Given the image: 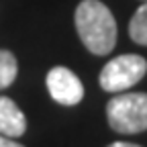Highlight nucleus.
<instances>
[{
    "instance_id": "nucleus-7",
    "label": "nucleus",
    "mask_w": 147,
    "mask_h": 147,
    "mask_svg": "<svg viewBox=\"0 0 147 147\" xmlns=\"http://www.w3.org/2000/svg\"><path fill=\"white\" fill-rule=\"evenodd\" d=\"M16 71H18L16 57H14L10 51L0 49V90H2V88H8V86L14 82Z\"/></svg>"
},
{
    "instance_id": "nucleus-8",
    "label": "nucleus",
    "mask_w": 147,
    "mask_h": 147,
    "mask_svg": "<svg viewBox=\"0 0 147 147\" xmlns=\"http://www.w3.org/2000/svg\"><path fill=\"white\" fill-rule=\"evenodd\" d=\"M0 147H25L21 143L12 141V137H6V135H0Z\"/></svg>"
},
{
    "instance_id": "nucleus-3",
    "label": "nucleus",
    "mask_w": 147,
    "mask_h": 147,
    "mask_svg": "<svg viewBox=\"0 0 147 147\" xmlns=\"http://www.w3.org/2000/svg\"><path fill=\"white\" fill-rule=\"evenodd\" d=\"M147 71V61L141 55H119L100 71V86L106 92H123L135 86Z\"/></svg>"
},
{
    "instance_id": "nucleus-4",
    "label": "nucleus",
    "mask_w": 147,
    "mask_h": 147,
    "mask_svg": "<svg viewBox=\"0 0 147 147\" xmlns=\"http://www.w3.org/2000/svg\"><path fill=\"white\" fill-rule=\"evenodd\" d=\"M47 90L55 102L74 106L84 98V86L80 78L67 67H53L47 74Z\"/></svg>"
},
{
    "instance_id": "nucleus-5",
    "label": "nucleus",
    "mask_w": 147,
    "mask_h": 147,
    "mask_svg": "<svg viewBox=\"0 0 147 147\" xmlns=\"http://www.w3.org/2000/svg\"><path fill=\"white\" fill-rule=\"evenodd\" d=\"M25 131H27V121L23 110L10 98L0 96V135L21 137Z\"/></svg>"
},
{
    "instance_id": "nucleus-2",
    "label": "nucleus",
    "mask_w": 147,
    "mask_h": 147,
    "mask_svg": "<svg viewBox=\"0 0 147 147\" xmlns=\"http://www.w3.org/2000/svg\"><path fill=\"white\" fill-rule=\"evenodd\" d=\"M108 125L117 133H141L147 131V94L127 92L117 94L106 104Z\"/></svg>"
},
{
    "instance_id": "nucleus-1",
    "label": "nucleus",
    "mask_w": 147,
    "mask_h": 147,
    "mask_svg": "<svg viewBox=\"0 0 147 147\" xmlns=\"http://www.w3.org/2000/svg\"><path fill=\"white\" fill-rule=\"evenodd\" d=\"M76 31L86 49L94 55H104L115 49L117 23L113 12L100 0H82L76 8Z\"/></svg>"
},
{
    "instance_id": "nucleus-6",
    "label": "nucleus",
    "mask_w": 147,
    "mask_h": 147,
    "mask_svg": "<svg viewBox=\"0 0 147 147\" xmlns=\"http://www.w3.org/2000/svg\"><path fill=\"white\" fill-rule=\"evenodd\" d=\"M129 35L135 43L147 47V0L135 10L131 23H129Z\"/></svg>"
},
{
    "instance_id": "nucleus-9",
    "label": "nucleus",
    "mask_w": 147,
    "mask_h": 147,
    "mask_svg": "<svg viewBox=\"0 0 147 147\" xmlns=\"http://www.w3.org/2000/svg\"><path fill=\"white\" fill-rule=\"evenodd\" d=\"M108 147H141V145H135V143H125V141H117V143H110Z\"/></svg>"
}]
</instances>
